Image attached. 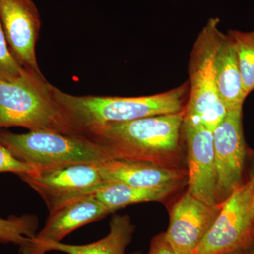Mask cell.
I'll return each mask as SVG.
<instances>
[{
  "mask_svg": "<svg viewBox=\"0 0 254 254\" xmlns=\"http://www.w3.org/2000/svg\"><path fill=\"white\" fill-rule=\"evenodd\" d=\"M183 185H174L160 187L143 188L120 183H108L94 195L112 213L128 205L148 202H163L176 193Z\"/></svg>",
  "mask_w": 254,
  "mask_h": 254,
  "instance_id": "2e32d148",
  "label": "cell"
},
{
  "mask_svg": "<svg viewBox=\"0 0 254 254\" xmlns=\"http://www.w3.org/2000/svg\"><path fill=\"white\" fill-rule=\"evenodd\" d=\"M188 83L165 93L147 96H77L60 91L53 93L66 133L83 136L93 127L125 123L148 117L183 111L189 95Z\"/></svg>",
  "mask_w": 254,
  "mask_h": 254,
  "instance_id": "7a4b0ae2",
  "label": "cell"
},
{
  "mask_svg": "<svg viewBox=\"0 0 254 254\" xmlns=\"http://www.w3.org/2000/svg\"><path fill=\"white\" fill-rule=\"evenodd\" d=\"M215 72L219 97L227 111L243 108L247 95L244 90L235 45L222 33L215 56Z\"/></svg>",
  "mask_w": 254,
  "mask_h": 254,
  "instance_id": "5bb4252c",
  "label": "cell"
},
{
  "mask_svg": "<svg viewBox=\"0 0 254 254\" xmlns=\"http://www.w3.org/2000/svg\"><path fill=\"white\" fill-rule=\"evenodd\" d=\"M136 227L128 215H114L110 223V232L106 237L93 243L75 245L60 242H48L42 246L39 254L58 251L67 254H141L139 252L128 254L127 247L131 243Z\"/></svg>",
  "mask_w": 254,
  "mask_h": 254,
  "instance_id": "9a60e30c",
  "label": "cell"
},
{
  "mask_svg": "<svg viewBox=\"0 0 254 254\" xmlns=\"http://www.w3.org/2000/svg\"><path fill=\"white\" fill-rule=\"evenodd\" d=\"M242 254H254V242L243 249Z\"/></svg>",
  "mask_w": 254,
  "mask_h": 254,
  "instance_id": "603a6c76",
  "label": "cell"
},
{
  "mask_svg": "<svg viewBox=\"0 0 254 254\" xmlns=\"http://www.w3.org/2000/svg\"><path fill=\"white\" fill-rule=\"evenodd\" d=\"M222 204L209 205L187 191L172 207L168 230L169 244L177 254H195L213 225Z\"/></svg>",
  "mask_w": 254,
  "mask_h": 254,
  "instance_id": "30bf717a",
  "label": "cell"
},
{
  "mask_svg": "<svg viewBox=\"0 0 254 254\" xmlns=\"http://www.w3.org/2000/svg\"><path fill=\"white\" fill-rule=\"evenodd\" d=\"M242 108L227 111L213 132L217 204H222L243 184L248 150L244 136Z\"/></svg>",
  "mask_w": 254,
  "mask_h": 254,
  "instance_id": "ba28073f",
  "label": "cell"
},
{
  "mask_svg": "<svg viewBox=\"0 0 254 254\" xmlns=\"http://www.w3.org/2000/svg\"><path fill=\"white\" fill-rule=\"evenodd\" d=\"M38 220L34 216L0 218V242L24 247L36 236Z\"/></svg>",
  "mask_w": 254,
  "mask_h": 254,
  "instance_id": "ac0fdd59",
  "label": "cell"
},
{
  "mask_svg": "<svg viewBox=\"0 0 254 254\" xmlns=\"http://www.w3.org/2000/svg\"><path fill=\"white\" fill-rule=\"evenodd\" d=\"M41 195L50 212L81 197L95 194L105 185L96 164L72 163L19 176Z\"/></svg>",
  "mask_w": 254,
  "mask_h": 254,
  "instance_id": "52a82bcc",
  "label": "cell"
},
{
  "mask_svg": "<svg viewBox=\"0 0 254 254\" xmlns=\"http://www.w3.org/2000/svg\"><path fill=\"white\" fill-rule=\"evenodd\" d=\"M185 110L93 127L82 136L110 158L144 162L172 170L185 168L182 137Z\"/></svg>",
  "mask_w": 254,
  "mask_h": 254,
  "instance_id": "6da1fadb",
  "label": "cell"
},
{
  "mask_svg": "<svg viewBox=\"0 0 254 254\" xmlns=\"http://www.w3.org/2000/svg\"><path fill=\"white\" fill-rule=\"evenodd\" d=\"M247 157L250 160V170L249 180L252 185V214L254 217V150H248Z\"/></svg>",
  "mask_w": 254,
  "mask_h": 254,
  "instance_id": "7402d4cb",
  "label": "cell"
},
{
  "mask_svg": "<svg viewBox=\"0 0 254 254\" xmlns=\"http://www.w3.org/2000/svg\"><path fill=\"white\" fill-rule=\"evenodd\" d=\"M0 144L37 170L72 163L98 164L110 158L87 137L51 131L14 133L0 129Z\"/></svg>",
  "mask_w": 254,
  "mask_h": 254,
  "instance_id": "5b68a950",
  "label": "cell"
},
{
  "mask_svg": "<svg viewBox=\"0 0 254 254\" xmlns=\"http://www.w3.org/2000/svg\"><path fill=\"white\" fill-rule=\"evenodd\" d=\"M183 133L187 147V191L207 204L217 205L213 131L184 120Z\"/></svg>",
  "mask_w": 254,
  "mask_h": 254,
  "instance_id": "8fae6325",
  "label": "cell"
},
{
  "mask_svg": "<svg viewBox=\"0 0 254 254\" xmlns=\"http://www.w3.org/2000/svg\"><path fill=\"white\" fill-rule=\"evenodd\" d=\"M53 88L42 73L26 69L12 81L0 80V129L20 127L66 133Z\"/></svg>",
  "mask_w": 254,
  "mask_h": 254,
  "instance_id": "3957f363",
  "label": "cell"
},
{
  "mask_svg": "<svg viewBox=\"0 0 254 254\" xmlns=\"http://www.w3.org/2000/svg\"><path fill=\"white\" fill-rule=\"evenodd\" d=\"M252 185L242 184L225 202L195 254H220L243 250L254 242Z\"/></svg>",
  "mask_w": 254,
  "mask_h": 254,
  "instance_id": "8992f818",
  "label": "cell"
},
{
  "mask_svg": "<svg viewBox=\"0 0 254 254\" xmlns=\"http://www.w3.org/2000/svg\"><path fill=\"white\" fill-rule=\"evenodd\" d=\"M111 213L94 194L68 202L50 212L46 225L29 244L21 247V254H39L42 246L48 242H61L76 229L98 221Z\"/></svg>",
  "mask_w": 254,
  "mask_h": 254,
  "instance_id": "7c38bea8",
  "label": "cell"
},
{
  "mask_svg": "<svg viewBox=\"0 0 254 254\" xmlns=\"http://www.w3.org/2000/svg\"><path fill=\"white\" fill-rule=\"evenodd\" d=\"M0 21L13 58L25 69L41 73L36 46L41 21L33 0H0Z\"/></svg>",
  "mask_w": 254,
  "mask_h": 254,
  "instance_id": "9c48e42d",
  "label": "cell"
},
{
  "mask_svg": "<svg viewBox=\"0 0 254 254\" xmlns=\"http://www.w3.org/2000/svg\"><path fill=\"white\" fill-rule=\"evenodd\" d=\"M102 179L108 183L150 188L187 185V170L160 168L153 164L109 158L96 164Z\"/></svg>",
  "mask_w": 254,
  "mask_h": 254,
  "instance_id": "4fadbf2b",
  "label": "cell"
},
{
  "mask_svg": "<svg viewBox=\"0 0 254 254\" xmlns=\"http://www.w3.org/2000/svg\"><path fill=\"white\" fill-rule=\"evenodd\" d=\"M25 70L10 53L0 21V80L12 81L19 77Z\"/></svg>",
  "mask_w": 254,
  "mask_h": 254,
  "instance_id": "d6986e66",
  "label": "cell"
},
{
  "mask_svg": "<svg viewBox=\"0 0 254 254\" xmlns=\"http://www.w3.org/2000/svg\"><path fill=\"white\" fill-rule=\"evenodd\" d=\"M38 170L22 162L19 161L10 153L9 150L0 144V173H11L18 176L31 175L36 173Z\"/></svg>",
  "mask_w": 254,
  "mask_h": 254,
  "instance_id": "ffe728a7",
  "label": "cell"
},
{
  "mask_svg": "<svg viewBox=\"0 0 254 254\" xmlns=\"http://www.w3.org/2000/svg\"><path fill=\"white\" fill-rule=\"evenodd\" d=\"M220 19L210 18L198 34L190 53V90L185 120L203 125L213 131L222 123L227 110L219 97L215 56L222 33Z\"/></svg>",
  "mask_w": 254,
  "mask_h": 254,
  "instance_id": "277c9868",
  "label": "cell"
},
{
  "mask_svg": "<svg viewBox=\"0 0 254 254\" xmlns=\"http://www.w3.org/2000/svg\"><path fill=\"white\" fill-rule=\"evenodd\" d=\"M148 254H177L169 244L165 232L153 237L150 243Z\"/></svg>",
  "mask_w": 254,
  "mask_h": 254,
  "instance_id": "44dd1931",
  "label": "cell"
},
{
  "mask_svg": "<svg viewBox=\"0 0 254 254\" xmlns=\"http://www.w3.org/2000/svg\"><path fill=\"white\" fill-rule=\"evenodd\" d=\"M227 35L235 45L244 90L248 95L254 90V31H230Z\"/></svg>",
  "mask_w": 254,
  "mask_h": 254,
  "instance_id": "e0dca14e",
  "label": "cell"
},
{
  "mask_svg": "<svg viewBox=\"0 0 254 254\" xmlns=\"http://www.w3.org/2000/svg\"><path fill=\"white\" fill-rule=\"evenodd\" d=\"M220 254H242V250L232 251V252H225Z\"/></svg>",
  "mask_w": 254,
  "mask_h": 254,
  "instance_id": "cb8c5ba5",
  "label": "cell"
}]
</instances>
